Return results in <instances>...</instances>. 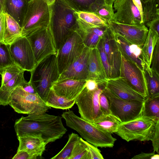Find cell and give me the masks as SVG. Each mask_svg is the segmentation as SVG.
I'll use <instances>...</instances> for the list:
<instances>
[{"label":"cell","mask_w":159,"mask_h":159,"mask_svg":"<svg viewBox=\"0 0 159 159\" xmlns=\"http://www.w3.org/2000/svg\"><path fill=\"white\" fill-rule=\"evenodd\" d=\"M48 5L49 6L53 4L55 0H45Z\"/></svg>","instance_id":"816d5d0a"},{"label":"cell","mask_w":159,"mask_h":159,"mask_svg":"<svg viewBox=\"0 0 159 159\" xmlns=\"http://www.w3.org/2000/svg\"><path fill=\"white\" fill-rule=\"evenodd\" d=\"M66 125L75 130L87 142L96 147L112 148L116 139L69 110L61 115Z\"/></svg>","instance_id":"3957f363"},{"label":"cell","mask_w":159,"mask_h":159,"mask_svg":"<svg viewBox=\"0 0 159 159\" xmlns=\"http://www.w3.org/2000/svg\"><path fill=\"white\" fill-rule=\"evenodd\" d=\"M99 105L103 114H111L107 98L103 91L99 96Z\"/></svg>","instance_id":"b9f144b4"},{"label":"cell","mask_w":159,"mask_h":159,"mask_svg":"<svg viewBox=\"0 0 159 159\" xmlns=\"http://www.w3.org/2000/svg\"><path fill=\"white\" fill-rule=\"evenodd\" d=\"M142 115L159 119V96L146 99Z\"/></svg>","instance_id":"836d02e7"},{"label":"cell","mask_w":159,"mask_h":159,"mask_svg":"<svg viewBox=\"0 0 159 159\" xmlns=\"http://www.w3.org/2000/svg\"><path fill=\"white\" fill-rule=\"evenodd\" d=\"M14 127L17 137L40 134L47 144L61 138L67 131L61 116L46 112L22 116L16 120Z\"/></svg>","instance_id":"6da1fadb"},{"label":"cell","mask_w":159,"mask_h":159,"mask_svg":"<svg viewBox=\"0 0 159 159\" xmlns=\"http://www.w3.org/2000/svg\"><path fill=\"white\" fill-rule=\"evenodd\" d=\"M89 147L91 159H103L104 158L101 153L100 150L97 147L85 141Z\"/></svg>","instance_id":"7bdbcfd3"},{"label":"cell","mask_w":159,"mask_h":159,"mask_svg":"<svg viewBox=\"0 0 159 159\" xmlns=\"http://www.w3.org/2000/svg\"><path fill=\"white\" fill-rule=\"evenodd\" d=\"M159 121L157 124L156 129L151 140L152 141V145L154 151L157 152V154L159 153Z\"/></svg>","instance_id":"bcb514c9"},{"label":"cell","mask_w":159,"mask_h":159,"mask_svg":"<svg viewBox=\"0 0 159 159\" xmlns=\"http://www.w3.org/2000/svg\"><path fill=\"white\" fill-rule=\"evenodd\" d=\"M32 0H28L29 2H30V1H32Z\"/></svg>","instance_id":"11a10c76"},{"label":"cell","mask_w":159,"mask_h":159,"mask_svg":"<svg viewBox=\"0 0 159 159\" xmlns=\"http://www.w3.org/2000/svg\"><path fill=\"white\" fill-rule=\"evenodd\" d=\"M48 27L57 51L68 37L79 28L75 11L63 0H55L49 5Z\"/></svg>","instance_id":"7a4b0ae2"},{"label":"cell","mask_w":159,"mask_h":159,"mask_svg":"<svg viewBox=\"0 0 159 159\" xmlns=\"http://www.w3.org/2000/svg\"><path fill=\"white\" fill-rule=\"evenodd\" d=\"M90 48L86 47L77 59L60 75L57 81L67 79L86 80L88 74V62Z\"/></svg>","instance_id":"ac0fdd59"},{"label":"cell","mask_w":159,"mask_h":159,"mask_svg":"<svg viewBox=\"0 0 159 159\" xmlns=\"http://www.w3.org/2000/svg\"><path fill=\"white\" fill-rule=\"evenodd\" d=\"M78 135L72 133L69 135L68 141L62 150L51 159H69L74 148L80 138Z\"/></svg>","instance_id":"e575fe53"},{"label":"cell","mask_w":159,"mask_h":159,"mask_svg":"<svg viewBox=\"0 0 159 159\" xmlns=\"http://www.w3.org/2000/svg\"><path fill=\"white\" fill-rule=\"evenodd\" d=\"M69 159H91L88 146L82 138L75 144Z\"/></svg>","instance_id":"d590c367"},{"label":"cell","mask_w":159,"mask_h":159,"mask_svg":"<svg viewBox=\"0 0 159 159\" xmlns=\"http://www.w3.org/2000/svg\"><path fill=\"white\" fill-rule=\"evenodd\" d=\"M69 6L77 11L93 12L101 4L106 3L105 0H63Z\"/></svg>","instance_id":"f1b7e54d"},{"label":"cell","mask_w":159,"mask_h":159,"mask_svg":"<svg viewBox=\"0 0 159 159\" xmlns=\"http://www.w3.org/2000/svg\"><path fill=\"white\" fill-rule=\"evenodd\" d=\"M9 105L16 112L27 114L46 112L51 108L37 93L27 92L20 86H17L12 92Z\"/></svg>","instance_id":"8992f818"},{"label":"cell","mask_w":159,"mask_h":159,"mask_svg":"<svg viewBox=\"0 0 159 159\" xmlns=\"http://www.w3.org/2000/svg\"><path fill=\"white\" fill-rule=\"evenodd\" d=\"M5 0H0V12L2 11H5Z\"/></svg>","instance_id":"f907efd6"},{"label":"cell","mask_w":159,"mask_h":159,"mask_svg":"<svg viewBox=\"0 0 159 159\" xmlns=\"http://www.w3.org/2000/svg\"></svg>","instance_id":"9f6ffc18"},{"label":"cell","mask_w":159,"mask_h":159,"mask_svg":"<svg viewBox=\"0 0 159 159\" xmlns=\"http://www.w3.org/2000/svg\"><path fill=\"white\" fill-rule=\"evenodd\" d=\"M105 86L113 94L124 99L143 101L146 99L134 89L125 80L121 77L107 79Z\"/></svg>","instance_id":"d6986e66"},{"label":"cell","mask_w":159,"mask_h":159,"mask_svg":"<svg viewBox=\"0 0 159 159\" xmlns=\"http://www.w3.org/2000/svg\"><path fill=\"white\" fill-rule=\"evenodd\" d=\"M102 38L104 50L111 69V78L119 77L121 55L115 41L113 32L109 26Z\"/></svg>","instance_id":"2e32d148"},{"label":"cell","mask_w":159,"mask_h":159,"mask_svg":"<svg viewBox=\"0 0 159 159\" xmlns=\"http://www.w3.org/2000/svg\"><path fill=\"white\" fill-rule=\"evenodd\" d=\"M5 13V11H2L0 13V42L4 43L6 27Z\"/></svg>","instance_id":"ee69618b"},{"label":"cell","mask_w":159,"mask_h":159,"mask_svg":"<svg viewBox=\"0 0 159 159\" xmlns=\"http://www.w3.org/2000/svg\"><path fill=\"white\" fill-rule=\"evenodd\" d=\"M106 3H108L111 2H114V0H105Z\"/></svg>","instance_id":"f5cc1de1"},{"label":"cell","mask_w":159,"mask_h":159,"mask_svg":"<svg viewBox=\"0 0 159 159\" xmlns=\"http://www.w3.org/2000/svg\"><path fill=\"white\" fill-rule=\"evenodd\" d=\"M30 72L29 81L36 92L45 102L53 84L60 75L56 55L50 54L45 57Z\"/></svg>","instance_id":"277c9868"},{"label":"cell","mask_w":159,"mask_h":159,"mask_svg":"<svg viewBox=\"0 0 159 159\" xmlns=\"http://www.w3.org/2000/svg\"><path fill=\"white\" fill-rule=\"evenodd\" d=\"M105 83L99 84L94 90L85 87L75 99L80 117L93 123L103 115L99 105V97L105 86Z\"/></svg>","instance_id":"9c48e42d"},{"label":"cell","mask_w":159,"mask_h":159,"mask_svg":"<svg viewBox=\"0 0 159 159\" xmlns=\"http://www.w3.org/2000/svg\"><path fill=\"white\" fill-rule=\"evenodd\" d=\"M85 46L78 29L68 37L56 54L60 75L77 59Z\"/></svg>","instance_id":"30bf717a"},{"label":"cell","mask_w":159,"mask_h":159,"mask_svg":"<svg viewBox=\"0 0 159 159\" xmlns=\"http://www.w3.org/2000/svg\"><path fill=\"white\" fill-rule=\"evenodd\" d=\"M97 48L98 50L100 57L104 68L107 79L111 78V69L109 64L107 57L104 50L103 42L102 38L99 41Z\"/></svg>","instance_id":"ab89813d"},{"label":"cell","mask_w":159,"mask_h":159,"mask_svg":"<svg viewBox=\"0 0 159 159\" xmlns=\"http://www.w3.org/2000/svg\"><path fill=\"white\" fill-rule=\"evenodd\" d=\"M159 40V34L149 29L147 38L142 48V51L145 62L150 67L153 50Z\"/></svg>","instance_id":"1f68e13d"},{"label":"cell","mask_w":159,"mask_h":159,"mask_svg":"<svg viewBox=\"0 0 159 159\" xmlns=\"http://www.w3.org/2000/svg\"><path fill=\"white\" fill-rule=\"evenodd\" d=\"M145 26L149 29L155 31L159 34V19H158L147 23Z\"/></svg>","instance_id":"c3c4849f"},{"label":"cell","mask_w":159,"mask_h":159,"mask_svg":"<svg viewBox=\"0 0 159 159\" xmlns=\"http://www.w3.org/2000/svg\"><path fill=\"white\" fill-rule=\"evenodd\" d=\"M21 86L27 92L31 93H36L30 81L28 82L26 81L24 82L22 84Z\"/></svg>","instance_id":"681fc988"},{"label":"cell","mask_w":159,"mask_h":159,"mask_svg":"<svg viewBox=\"0 0 159 159\" xmlns=\"http://www.w3.org/2000/svg\"><path fill=\"white\" fill-rule=\"evenodd\" d=\"M29 2L28 0H5V12L13 17L21 27Z\"/></svg>","instance_id":"cb8c5ba5"},{"label":"cell","mask_w":159,"mask_h":159,"mask_svg":"<svg viewBox=\"0 0 159 159\" xmlns=\"http://www.w3.org/2000/svg\"><path fill=\"white\" fill-rule=\"evenodd\" d=\"M144 72L148 92L147 98L159 96V75L152 71L149 66Z\"/></svg>","instance_id":"d6a6232c"},{"label":"cell","mask_w":159,"mask_h":159,"mask_svg":"<svg viewBox=\"0 0 159 159\" xmlns=\"http://www.w3.org/2000/svg\"><path fill=\"white\" fill-rule=\"evenodd\" d=\"M15 64L12 59L9 45L0 42V74L6 67Z\"/></svg>","instance_id":"8d00e7d4"},{"label":"cell","mask_w":159,"mask_h":159,"mask_svg":"<svg viewBox=\"0 0 159 159\" xmlns=\"http://www.w3.org/2000/svg\"><path fill=\"white\" fill-rule=\"evenodd\" d=\"M77 21L90 27L108 26L107 22L94 13L75 11Z\"/></svg>","instance_id":"f546056e"},{"label":"cell","mask_w":159,"mask_h":159,"mask_svg":"<svg viewBox=\"0 0 159 159\" xmlns=\"http://www.w3.org/2000/svg\"><path fill=\"white\" fill-rule=\"evenodd\" d=\"M113 33L121 55L133 62L144 71L148 66H149L145 62L143 57L142 51L143 47L131 43L121 35L113 32Z\"/></svg>","instance_id":"e0dca14e"},{"label":"cell","mask_w":159,"mask_h":159,"mask_svg":"<svg viewBox=\"0 0 159 159\" xmlns=\"http://www.w3.org/2000/svg\"><path fill=\"white\" fill-rule=\"evenodd\" d=\"M158 0H149L141 2L143 12V22L144 25L151 21L159 19Z\"/></svg>","instance_id":"4dcf8cb0"},{"label":"cell","mask_w":159,"mask_h":159,"mask_svg":"<svg viewBox=\"0 0 159 159\" xmlns=\"http://www.w3.org/2000/svg\"><path fill=\"white\" fill-rule=\"evenodd\" d=\"M78 23V30L81 36L83 43L85 46L90 48H97L109 26L90 27L79 22Z\"/></svg>","instance_id":"7402d4cb"},{"label":"cell","mask_w":159,"mask_h":159,"mask_svg":"<svg viewBox=\"0 0 159 159\" xmlns=\"http://www.w3.org/2000/svg\"><path fill=\"white\" fill-rule=\"evenodd\" d=\"M149 0H140L141 2H145Z\"/></svg>","instance_id":"db71d44e"},{"label":"cell","mask_w":159,"mask_h":159,"mask_svg":"<svg viewBox=\"0 0 159 159\" xmlns=\"http://www.w3.org/2000/svg\"><path fill=\"white\" fill-rule=\"evenodd\" d=\"M150 68L152 71L159 75V40L156 44L153 50Z\"/></svg>","instance_id":"60d3db41"},{"label":"cell","mask_w":159,"mask_h":159,"mask_svg":"<svg viewBox=\"0 0 159 159\" xmlns=\"http://www.w3.org/2000/svg\"><path fill=\"white\" fill-rule=\"evenodd\" d=\"M100 130L108 133H116L121 122L111 114H103L93 123Z\"/></svg>","instance_id":"4316f807"},{"label":"cell","mask_w":159,"mask_h":159,"mask_svg":"<svg viewBox=\"0 0 159 159\" xmlns=\"http://www.w3.org/2000/svg\"><path fill=\"white\" fill-rule=\"evenodd\" d=\"M49 6L45 0H32L29 2L22 26V36L48 26Z\"/></svg>","instance_id":"52a82bcc"},{"label":"cell","mask_w":159,"mask_h":159,"mask_svg":"<svg viewBox=\"0 0 159 159\" xmlns=\"http://www.w3.org/2000/svg\"><path fill=\"white\" fill-rule=\"evenodd\" d=\"M19 145L17 151L25 150L38 157L42 156L47 144L40 134L17 137Z\"/></svg>","instance_id":"603a6c76"},{"label":"cell","mask_w":159,"mask_h":159,"mask_svg":"<svg viewBox=\"0 0 159 159\" xmlns=\"http://www.w3.org/2000/svg\"><path fill=\"white\" fill-rule=\"evenodd\" d=\"M45 102L51 107L66 110L71 108L74 105L75 100H70L59 96L51 89Z\"/></svg>","instance_id":"83f0119b"},{"label":"cell","mask_w":159,"mask_h":159,"mask_svg":"<svg viewBox=\"0 0 159 159\" xmlns=\"http://www.w3.org/2000/svg\"><path fill=\"white\" fill-rule=\"evenodd\" d=\"M113 2L101 4L96 8L93 12L101 18L107 21V23L112 21L114 12L113 9Z\"/></svg>","instance_id":"74e56055"},{"label":"cell","mask_w":159,"mask_h":159,"mask_svg":"<svg viewBox=\"0 0 159 159\" xmlns=\"http://www.w3.org/2000/svg\"><path fill=\"white\" fill-rule=\"evenodd\" d=\"M23 70L17 75L0 87V106L9 105L11 95L14 89L18 86L26 81L25 79Z\"/></svg>","instance_id":"d4e9b609"},{"label":"cell","mask_w":159,"mask_h":159,"mask_svg":"<svg viewBox=\"0 0 159 159\" xmlns=\"http://www.w3.org/2000/svg\"><path fill=\"white\" fill-rule=\"evenodd\" d=\"M113 7L116 12L112 21L125 24L144 25L140 0H114Z\"/></svg>","instance_id":"8fae6325"},{"label":"cell","mask_w":159,"mask_h":159,"mask_svg":"<svg viewBox=\"0 0 159 159\" xmlns=\"http://www.w3.org/2000/svg\"><path fill=\"white\" fill-rule=\"evenodd\" d=\"M159 119L142 115L129 121L121 122L115 133L128 142L151 140Z\"/></svg>","instance_id":"5b68a950"},{"label":"cell","mask_w":159,"mask_h":159,"mask_svg":"<svg viewBox=\"0 0 159 159\" xmlns=\"http://www.w3.org/2000/svg\"><path fill=\"white\" fill-rule=\"evenodd\" d=\"M119 77L125 79L139 93L146 98H147L148 92L144 71L122 55Z\"/></svg>","instance_id":"4fadbf2b"},{"label":"cell","mask_w":159,"mask_h":159,"mask_svg":"<svg viewBox=\"0 0 159 159\" xmlns=\"http://www.w3.org/2000/svg\"><path fill=\"white\" fill-rule=\"evenodd\" d=\"M23 70L15 64L5 68L2 74L1 85H4L17 75Z\"/></svg>","instance_id":"f35d334b"},{"label":"cell","mask_w":159,"mask_h":159,"mask_svg":"<svg viewBox=\"0 0 159 159\" xmlns=\"http://www.w3.org/2000/svg\"><path fill=\"white\" fill-rule=\"evenodd\" d=\"M158 154H156L153 151L152 152L141 153L134 156L132 159H159Z\"/></svg>","instance_id":"7dc6e473"},{"label":"cell","mask_w":159,"mask_h":159,"mask_svg":"<svg viewBox=\"0 0 159 159\" xmlns=\"http://www.w3.org/2000/svg\"><path fill=\"white\" fill-rule=\"evenodd\" d=\"M15 63L25 71L30 72L36 65L30 43L25 36H20L9 45Z\"/></svg>","instance_id":"5bb4252c"},{"label":"cell","mask_w":159,"mask_h":159,"mask_svg":"<svg viewBox=\"0 0 159 159\" xmlns=\"http://www.w3.org/2000/svg\"><path fill=\"white\" fill-rule=\"evenodd\" d=\"M108 24L114 33L121 35L131 43L143 47L148 31L146 26L125 24L113 21Z\"/></svg>","instance_id":"9a60e30c"},{"label":"cell","mask_w":159,"mask_h":159,"mask_svg":"<svg viewBox=\"0 0 159 159\" xmlns=\"http://www.w3.org/2000/svg\"><path fill=\"white\" fill-rule=\"evenodd\" d=\"M88 79L95 80L99 84L105 83L107 79L97 48H90L87 80Z\"/></svg>","instance_id":"44dd1931"},{"label":"cell","mask_w":159,"mask_h":159,"mask_svg":"<svg viewBox=\"0 0 159 159\" xmlns=\"http://www.w3.org/2000/svg\"><path fill=\"white\" fill-rule=\"evenodd\" d=\"M103 92L107 98L111 114L121 122L129 121L142 115L144 101L121 98L112 93L106 86Z\"/></svg>","instance_id":"ba28073f"},{"label":"cell","mask_w":159,"mask_h":159,"mask_svg":"<svg viewBox=\"0 0 159 159\" xmlns=\"http://www.w3.org/2000/svg\"><path fill=\"white\" fill-rule=\"evenodd\" d=\"M86 80L67 79L57 81L51 89L59 96L70 100H75L85 87Z\"/></svg>","instance_id":"ffe728a7"},{"label":"cell","mask_w":159,"mask_h":159,"mask_svg":"<svg viewBox=\"0 0 159 159\" xmlns=\"http://www.w3.org/2000/svg\"><path fill=\"white\" fill-rule=\"evenodd\" d=\"M6 27L4 39V43L10 45L16 39L22 36V28L11 16L5 13Z\"/></svg>","instance_id":"484cf974"},{"label":"cell","mask_w":159,"mask_h":159,"mask_svg":"<svg viewBox=\"0 0 159 159\" xmlns=\"http://www.w3.org/2000/svg\"><path fill=\"white\" fill-rule=\"evenodd\" d=\"M32 48L36 65L45 57L57 53L54 40L48 26L25 36Z\"/></svg>","instance_id":"7c38bea8"},{"label":"cell","mask_w":159,"mask_h":159,"mask_svg":"<svg viewBox=\"0 0 159 159\" xmlns=\"http://www.w3.org/2000/svg\"><path fill=\"white\" fill-rule=\"evenodd\" d=\"M37 156L25 150L17 151L12 159H36Z\"/></svg>","instance_id":"f6af8a7d"}]
</instances>
